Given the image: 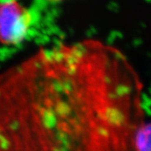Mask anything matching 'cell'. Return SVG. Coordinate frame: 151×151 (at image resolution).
Returning <instances> with one entry per match:
<instances>
[{"mask_svg": "<svg viewBox=\"0 0 151 151\" xmlns=\"http://www.w3.org/2000/svg\"><path fill=\"white\" fill-rule=\"evenodd\" d=\"M46 2H50V3H59V2H61L63 0H45Z\"/></svg>", "mask_w": 151, "mask_h": 151, "instance_id": "cell-4", "label": "cell"}, {"mask_svg": "<svg viewBox=\"0 0 151 151\" xmlns=\"http://www.w3.org/2000/svg\"><path fill=\"white\" fill-rule=\"evenodd\" d=\"M30 10L15 0L0 3V42L14 46L23 43L32 26Z\"/></svg>", "mask_w": 151, "mask_h": 151, "instance_id": "cell-2", "label": "cell"}, {"mask_svg": "<svg viewBox=\"0 0 151 151\" xmlns=\"http://www.w3.org/2000/svg\"><path fill=\"white\" fill-rule=\"evenodd\" d=\"M134 151H150V124L145 120L136 129L133 137Z\"/></svg>", "mask_w": 151, "mask_h": 151, "instance_id": "cell-3", "label": "cell"}, {"mask_svg": "<svg viewBox=\"0 0 151 151\" xmlns=\"http://www.w3.org/2000/svg\"><path fill=\"white\" fill-rule=\"evenodd\" d=\"M140 77L97 40L37 50L0 73V151H134Z\"/></svg>", "mask_w": 151, "mask_h": 151, "instance_id": "cell-1", "label": "cell"}]
</instances>
